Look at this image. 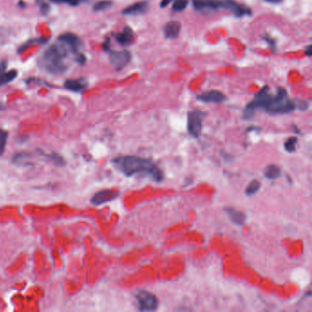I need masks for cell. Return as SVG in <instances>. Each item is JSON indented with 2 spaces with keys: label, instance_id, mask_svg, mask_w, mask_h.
Listing matches in <instances>:
<instances>
[{
  "label": "cell",
  "instance_id": "cell-11",
  "mask_svg": "<svg viewBox=\"0 0 312 312\" xmlns=\"http://www.w3.org/2000/svg\"><path fill=\"white\" fill-rule=\"evenodd\" d=\"M196 98L201 102L204 103H214V104H220L226 100V96L219 92V91H209V92H203L201 94H199L196 96Z\"/></svg>",
  "mask_w": 312,
  "mask_h": 312
},
{
  "label": "cell",
  "instance_id": "cell-17",
  "mask_svg": "<svg viewBox=\"0 0 312 312\" xmlns=\"http://www.w3.org/2000/svg\"><path fill=\"white\" fill-rule=\"evenodd\" d=\"M264 174L267 178L273 180V179H277L280 177L281 170H280V168L277 167V165H269L266 168Z\"/></svg>",
  "mask_w": 312,
  "mask_h": 312
},
{
  "label": "cell",
  "instance_id": "cell-22",
  "mask_svg": "<svg viewBox=\"0 0 312 312\" xmlns=\"http://www.w3.org/2000/svg\"><path fill=\"white\" fill-rule=\"evenodd\" d=\"M260 187H261V183H260L258 180L255 179V180H253V181L247 186V188H246V190H245V193H246L247 195L255 194L256 192L259 191Z\"/></svg>",
  "mask_w": 312,
  "mask_h": 312
},
{
  "label": "cell",
  "instance_id": "cell-7",
  "mask_svg": "<svg viewBox=\"0 0 312 312\" xmlns=\"http://www.w3.org/2000/svg\"><path fill=\"white\" fill-rule=\"evenodd\" d=\"M109 52L110 63L113 65V68L117 71H120L124 67H126L131 60V54L128 50H110Z\"/></svg>",
  "mask_w": 312,
  "mask_h": 312
},
{
  "label": "cell",
  "instance_id": "cell-13",
  "mask_svg": "<svg viewBox=\"0 0 312 312\" xmlns=\"http://www.w3.org/2000/svg\"><path fill=\"white\" fill-rule=\"evenodd\" d=\"M87 87V83L84 79H69L64 83V88L73 92H81Z\"/></svg>",
  "mask_w": 312,
  "mask_h": 312
},
{
  "label": "cell",
  "instance_id": "cell-3",
  "mask_svg": "<svg viewBox=\"0 0 312 312\" xmlns=\"http://www.w3.org/2000/svg\"><path fill=\"white\" fill-rule=\"evenodd\" d=\"M69 53L71 52L64 45L61 43H56L45 50L41 63L43 68L51 74H62L68 69L66 59Z\"/></svg>",
  "mask_w": 312,
  "mask_h": 312
},
{
  "label": "cell",
  "instance_id": "cell-10",
  "mask_svg": "<svg viewBox=\"0 0 312 312\" xmlns=\"http://www.w3.org/2000/svg\"><path fill=\"white\" fill-rule=\"evenodd\" d=\"M117 196H118V192H114L112 190H103L95 193L91 200V201L93 205H102L108 201H113Z\"/></svg>",
  "mask_w": 312,
  "mask_h": 312
},
{
  "label": "cell",
  "instance_id": "cell-14",
  "mask_svg": "<svg viewBox=\"0 0 312 312\" xmlns=\"http://www.w3.org/2000/svg\"><path fill=\"white\" fill-rule=\"evenodd\" d=\"M181 30V23L177 21H173L167 23L164 28V34L169 39H175L179 35Z\"/></svg>",
  "mask_w": 312,
  "mask_h": 312
},
{
  "label": "cell",
  "instance_id": "cell-31",
  "mask_svg": "<svg viewBox=\"0 0 312 312\" xmlns=\"http://www.w3.org/2000/svg\"><path fill=\"white\" fill-rule=\"evenodd\" d=\"M312 45H309L308 47H307V49L305 50L306 55L307 56H311V54H312Z\"/></svg>",
  "mask_w": 312,
  "mask_h": 312
},
{
  "label": "cell",
  "instance_id": "cell-19",
  "mask_svg": "<svg viewBox=\"0 0 312 312\" xmlns=\"http://www.w3.org/2000/svg\"><path fill=\"white\" fill-rule=\"evenodd\" d=\"M18 75V71L16 70L5 71L0 74V86L1 85H7L8 83L12 82Z\"/></svg>",
  "mask_w": 312,
  "mask_h": 312
},
{
  "label": "cell",
  "instance_id": "cell-21",
  "mask_svg": "<svg viewBox=\"0 0 312 312\" xmlns=\"http://www.w3.org/2000/svg\"><path fill=\"white\" fill-rule=\"evenodd\" d=\"M7 136H8V132L7 130L0 128V156L3 155L6 146H7Z\"/></svg>",
  "mask_w": 312,
  "mask_h": 312
},
{
  "label": "cell",
  "instance_id": "cell-20",
  "mask_svg": "<svg viewBox=\"0 0 312 312\" xmlns=\"http://www.w3.org/2000/svg\"><path fill=\"white\" fill-rule=\"evenodd\" d=\"M113 5V2L111 0H100L97 3L94 4L93 10L96 12L107 10Z\"/></svg>",
  "mask_w": 312,
  "mask_h": 312
},
{
  "label": "cell",
  "instance_id": "cell-4",
  "mask_svg": "<svg viewBox=\"0 0 312 312\" xmlns=\"http://www.w3.org/2000/svg\"><path fill=\"white\" fill-rule=\"evenodd\" d=\"M205 116L206 113L200 110H193L188 113V131L193 137L197 138L201 135Z\"/></svg>",
  "mask_w": 312,
  "mask_h": 312
},
{
  "label": "cell",
  "instance_id": "cell-2",
  "mask_svg": "<svg viewBox=\"0 0 312 312\" xmlns=\"http://www.w3.org/2000/svg\"><path fill=\"white\" fill-rule=\"evenodd\" d=\"M113 164L128 177L145 173L156 182L163 180V172L149 159L136 156H121L114 158Z\"/></svg>",
  "mask_w": 312,
  "mask_h": 312
},
{
  "label": "cell",
  "instance_id": "cell-34",
  "mask_svg": "<svg viewBox=\"0 0 312 312\" xmlns=\"http://www.w3.org/2000/svg\"><path fill=\"white\" fill-rule=\"evenodd\" d=\"M1 109H2V106L0 105V111H1Z\"/></svg>",
  "mask_w": 312,
  "mask_h": 312
},
{
  "label": "cell",
  "instance_id": "cell-15",
  "mask_svg": "<svg viewBox=\"0 0 312 312\" xmlns=\"http://www.w3.org/2000/svg\"><path fill=\"white\" fill-rule=\"evenodd\" d=\"M115 40L122 46H128L129 44H131L132 42H133V31H132V29L128 28V27H126L122 32L117 33L115 35Z\"/></svg>",
  "mask_w": 312,
  "mask_h": 312
},
{
  "label": "cell",
  "instance_id": "cell-28",
  "mask_svg": "<svg viewBox=\"0 0 312 312\" xmlns=\"http://www.w3.org/2000/svg\"><path fill=\"white\" fill-rule=\"evenodd\" d=\"M266 42H267V43H269L270 46H272V47H275L276 45H275V41H272V39L268 37V36H265L264 38H263Z\"/></svg>",
  "mask_w": 312,
  "mask_h": 312
},
{
  "label": "cell",
  "instance_id": "cell-30",
  "mask_svg": "<svg viewBox=\"0 0 312 312\" xmlns=\"http://www.w3.org/2000/svg\"><path fill=\"white\" fill-rule=\"evenodd\" d=\"M172 0H161V3H160V7H168L170 4Z\"/></svg>",
  "mask_w": 312,
  "mask_h": 312
},
{
  "label": "cell",
  "instance_id": "cell-16",
  "mask_svg": "<svg viewBox=\"0 0 312 312\" xmlns=\"http://www.w3.org/2000/svg\"><path fill=\"white\" fill-rule=\"evenodd\" d=\"M226 213L230 216L231 220L234 222V223H236L237 225H243L245 222V216L244 213L236 211L234 208H227Z\"/></svg>",
  "mask_w": 312,
  "mask_h": 312
},
{
  "label": "cell",
  "instance_id": "cell-9",
  "mask_svg": "<svg viewBox=\"0 0 312 312\" xmlns=\"http://www.w3.org/2000/svg\"><path fill=\"white\" fill-rule=\"evenodd\" d=\"M195 10L201 12H212L222 7V0H192Z\"/></svg>",
  "mask_w": 312,
  "mask_h": 312
},
{
  "label": "cell",
  "instance_id": "cell-5",
  "mask_svg": "<svg viewBox=\"0 0 312 312\" xmlns=\"http://www.w3.org/2000/svg\"><path fill=\"white\" fill-rule=\"evenodd\" d=\"M138 308L141 312L156 311L158 307V300L155 295L146 290H141L136 296Z\"/></svg>",
  "mask_w": 312,
  "mask_h": 312
},
{
  "label": "cell",
  "instance_id": "cell-24",
  "mask_svg": "<svg viewBox=\"0 0 312 312\" xmlns=\"http://www.w3.org/2000/svg\"><path fill=\"white\" fill-rule=\"evenodd\" d=\"M297 143H298L297 137H290L285 143V149L289 152H294L296 150Z\"/></svg>",
  "mask_w": 312,
  "mask_h": 312
},
{
  "label": "cell",
  "instance_id": "cell-33",
  "mask_svg": "<svg viewBox=\"0 0 312 312\" xmlns=\"http://www.w3.org/2000/svg\"><path fill=\"white\" fill-rule=\"evenodd\" d=\"M19 6H20V7H25V3H24L23 1H21V2L19 3Z\"/></svg>",
  "mask_w": 312,
  "mask_h": 312
},
{
  "label": "cell",
  "instance_id": "cell-8",
  "mask_svg": "<svg viewBox=\"0 0 312 312\" xmlns=\"http://www.w3.org/2000/svg\"><path fill=\"white\" fill-rule=\"evenodd\" d=\"M222 7L232 11L236 17L239 18L252 15V10L250 9V7L239 4L234 0H222Z\"/></svg>",
  "mask_w": 312,
  "mask_h": 312
},
{
  "label": "cell",
  "instance_id": "cell-6",
  "mask_svg": "<svg viewBox=\"0 0 312 312\" xmlns=\"http://www.w3.org/2000/svg\"><path fill=\"white\" fill-rule=\"evenodd\" d=\"M58 42L64 45L72 54H78L82 48V42L78 36L71 32H65L58 37Z\"/></svg>",
  "mask_w": 312,
  "mask_h": 312
},
{
  "label": "cell",
  "instance_id": "cell-25",
  "mask_svg": "<svg viewBox=\"0 0 312 312\" xmlns=\"http://www.w3.org/2000/svg\"><path fill=\"white\" fill-rule=\"evenodd\" d=\"M50 1L58 4H68L71 6H78L85 0H50Z\"/></svg>",
  "mask_w": 312,
  "mask_h": 312
},
{
  "label": "cell",
  "instance_id": "cell-1",
  "mask_svg": "<svg viewBox=\"0 0 312 312\" xmlns=\"http://www.w3.org/2000/svg\"><path fill=\"white\" fill-rule=\"evenodd\" d=\"M257 109H263L270 114H285L292 113L296 109V105L289 98L288 93L282 87H279L277 94L273 95L270 93L269 87L264 86L255 94L254 100L244 109V119H252Z\"/></svg>",
  "mask_w": 312,
  "mask_h": 312
},
{
  "label": "cell",
  "instance_id": "cell-32",
  "mask_svg": "<svg viewBox=\"0 0 312 312\" xmlns=\"http://www.w3.org/2000/svg\"><path fill=\"white\" fill-rule=\"evenodd\" d=\"M265 1H267V2H268V3H271V4H279V3H281L283 0H265Z\"/></svg>",
  "mask_w": 312,
  "mask_h": 312
},
{
  "label": "cell",
  "instance_id": "cell-26",
  "mask_svg": "<svg viewBox=\"0 0 312 312\" xmlns=\"http://www.w3.org/2000/svg\"><path fill=\"white\" fill-rule=\"evenodd\" d=\"M40 4V11L43 16H46V15L49 14V12L50 11V5L46 2H39Z\"/></svg>",
  "mask_w": 312,
  "mask_h": 312
},
{
  "label": "cell",
  "instance_id": "cell-29",
  "mask_svg": "<svg viewBox=\"0 0 312 312\" xmlns=\"http://www.w3.org/2000/svg\"><path fill=\"white\" fill-rule=\"evenodd\" d=\"M103 48L106 51H110V46H109V39H107V41L103 44Z\"/></svg>",
  "mask_w": 312,
  "mask_h": 312
},
{
  "label": "cell",
  "instance_id": "cell-12",
  "mask_svg": "<svg viewBox=\"0 0 312 312\" xmlns=\"http://www.w3.org/2000/svg\"><path fill=\"white\" fill-rule=\"evenodd\" d=\"M149 7V3L147 1H140V2L135 3L129 7H126L123 10V14L128 15V16L143 14V13L148 11Z\"/></svg>",
  "mask_w": 312,
  "mask_h": 312
},
{
  "label": "cell",
  "instance_id": "cell-27",
  "mask_svg": "<svg viewBox=\"0 0 312 312\" xmlns=\"http://www.w3.org/2000/svg\"><path fill=\"white\" fill-rule=\"evenodd\" d=\"M7 61H5V60H2V61H0V74L7 71Z\"/></svg>",
  "mask_w": 312,
  "mask_h": 312
},
{
  "label": "cell",
  "instance_id": "cell-18",
  "mask_svg": "<svg viewBox=\"0 0 312 312\" xmlns=\"http://www.w3.org/2000/svg\"><path fill=\"white\" fill-rule=\"evenodd\" d=\"M49 41V38H37V39H31V40H29L28 41L27 43H24L23 45H22V47L19 49V53H22L23 51H25L26 50H28V48L30 47V46H33V45H36V44H44V43H47Z\"/></svg>",
  "mask_w": 312,
  "mask_h": 312
},
{
  "label": "cell",
  "instance_id": "cell-23",
  "mask_svg": "<svg viewBox=\"0 0 312 312\" xmlns=\"http://www.w3.org/2000/svg\"><path fill=\"white\" fill-rule=\"evenodd\" d=\"M188 3H189V0H175L172 5V9L176 12L183 11L188 6Z\"/></svg>",
  "mask_w": 312,
  "mask_h": 312
}]
</instances>
